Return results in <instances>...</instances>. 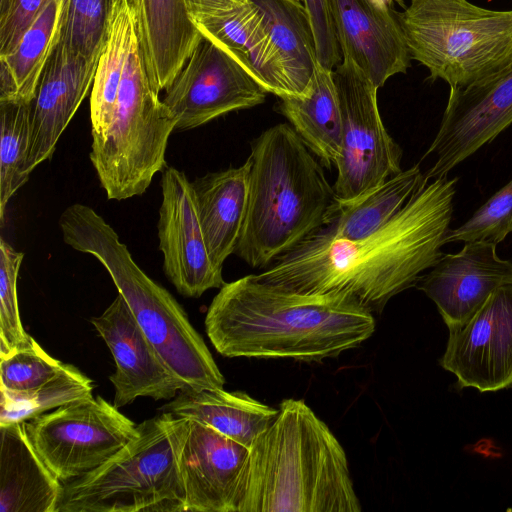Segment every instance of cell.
I'll list each match as a JSON object with an SVG mask.
<instances>
[{
    "mask_svg": "<svg viewBox=\"0 0 512 512\" xmlns=\"http://www.w3.org/2000/svg\"><path fill=\"white\" fill-rule=\"evenodd\" d=\"M249 448L237 512H360L346 453L303 401L285 399Z\"/></svg>",
    "mask_w": 512,
    "mask_h": 512,
    "instance_id": "cell-3",
    "label": "cell"
},
{
    "mask_svg": "<svg viewBox=\"0 0 512 512\" xmlns=\"http://www.w3.org/2000/svg\"><path fill=\"white\" fill-rule=\"evenodd\" d=\"M298 1H301V0H298Z\"/></svg>",
    "mask_w": 512,
    "mask_h": 512,
    "instance_id": "cell-42",
    "label": "cell"
},
{
    "mask_svg": "<svg viewBox=\"0 0 512 512\" xmlns=\"http://www.w3.org/2000/svg\"><path fill=\"white\" fill-rule=\"evenodd\" d=\"M1 391L23 393L32 391L54 378L63 362L50 356L32 338L29 345L0 357Z\"/></svg>",
    "mask_w": 512,
    "mask_h": 512,
    "instance_id": "cell-34",
    "label": "cell"
},
{
    "mask_svg": "<svg viewBox=\"0 0 512 512\" xmlns=\"http://www.w3.org/2000/svg\"><path fill=\"white\" fill-rule=\"evenodd\" d=\"M512 233V179L493 194L461 226L449 229L443 245L462 241L502 242Z\"/></svg>",
    "mask_w": 512,
    "mask_h": 512,
    "instance_id": "cell-35",
    "label": "cell"
},
{
    "mask_svg": "<svg viewBox=\"0 0 512 512\" xmlns=\"http://www.w3.org/2000/svg\"><path fill=\"white\" fill-rule=\"evenodd\" d=\"M308 15L318 63L333 70L341 61L330 0H301Z\"/></svg>",
    "mask_w": 512,
    "mask_h": 512,
    "instance_id": "cell-36",
    "label": "cell"
},
{
    "mask_svg": "<svg viewBox=\"0 0 512 512\" xmlns=\"http://www.w3.org/2000/svg\"><path fill=\"white\" fill-rule=\"evenodd\" d=\"M160 410L205 423L247 448L273 423L279 412L246 393L223 388H186Z\"/></svg>",
    "mask_w": 512,
    "mask_h": 512,
    "instance_id": "cell-24",
    "label": "cell"
},
{
    "mask_svg": "<svg viewBox=\"0 0 512 512\" xmlns=\"http://www.w3.org/2000/svg\"><path fill=\"white\" fill-rule=\"evenodd\" d=\"M145 67L157 92L166 90L200 39L184 0H129Z\"/></svg>",
    "mask_w": 512,
    "mask_h": 512,
    "instance_id": "cell-20",
    "label": "cell"
},
{
    "mask_svg": "<svg viewBox=\"0 0 512 512\" xmlns=\"http://www.w3.org/2000/svg\"><path fill=\"white\" fill-rule=\"evenodd\" d=\"M428 180L420 165L390 177L349 201H338L320 230L332 239L358 240L388 224Z\"/></svg>",
    "mask_w": 512,
    "mask_h": 512,
    "instance_id": "cell-27",
    "label": "cell"
},
{
    "mask_svg": "<svg viewBox=\"0 0 512 512\" xmlns=\"http://www.w3.org/2000/svg\"><path fill=\"white\" fill-rule=\"evenodd\" d=\"M248 1L249 0H184L191 17L229 11Z\"/></svg>",
    "mask_w": 512,
    "mask_h": 512,
    "instance_id": "cell-38",
    "label": "cell"
},
{
    "mask_svg": "<svg viewBox=\"0 0 512 512\" xmlns=\"http://www.w3.org/2000/svg\"><path fill=\"white\" fill-rule=\"evenodd\" d=\"M50 0H13L0 19V56L9 54L28 28L46 8Z\"/></svg>",
    "mask_w": 512,
    "mask_h": 512,
    "instance_id": "cell-37",
    "label": "cell"
},
{
    "mask_svg": "<svg viewBox=\"0 0 512 512\" xmlns=\"http://www.w3.org/2000/svg\"><path fill=\"white\" fill-rule=\"evenodd\" d=\"M175 129V118L151 84L136 37L111 124L104 135L92 138L90 160L108 199L125 200L147 190L166 166L168 139Z\"/></svg>",
    "mask_w": 512,
    "mask_h": 512,
    "instance_id": "cell-8",
    "label": "cell"
},
{
    "mask_svg": "<svg viewBox=\"0 0 512 512\" xmlns=\"http://www.w3.org/2000/svg\"><path fill=\"white\" fill-rule=\"evenodd\" d=\"M382 1H384V2H386L388 4V2H390L391 0H382Z\"/></svg>",
    "mask_w": 512,
    "mask_h": 512,
    "instance_id": "cell-41",
    "label": "cell"
},
{
    "mask_svg": "<svg viewBox=\"0 0 512 512\" xmlns=\"http://www.w3.org/2000/svg\"><path fill=\"white\" fill-rule=\"evenodd\" d=\"M188 418L162 412L93 471L62 485L56 512H186L180 453Z\"/></svg>",
    "mask_w": 512,
    "mask_h": 512,
    "instance_id": "cell-6",
    "label": "cell"
},
{
    "mask_svg": "<svg viewBox=\"0 0 512 512\" xmlns=\"http://www.w3.org/2000/svg\"><path fill=\"white\" fill-rule=\"evenodd\" d=\"M65 244L94 256L108 271L140 328L168 367L190 389L223 388L225 379L176 299L134 261L114 228L85 204L59 218Z\"/></svg>",
    "mask_w": 512,
    "mask_h": 512,
    "instance_id": "cell-5",
    "label": "cell"
},
{
    "mask_svg": "<svg viewBox=\"0 0 512 512\" xmlns=\"http://www.w3.org/2000/svg\"><path fill=\"white\" fill-rule=\"evenodd\" d=\"M396 18L410 58L450 88L481 81L512 63V9L468 0H411Z\"/></svg>",
    "mask_w": 512,
    "mask_h": 512,
    "instance_id": "cell-7",
    "label": "cell"
},
{
    "mask_svg": "<svg viewBox=\"0 0 512 512\" xmlns=\"http://www.w3.org/2000/svg\"><path fill=\"white\" fill-rule=\"evenodd\" d=\"M342 57L349 58L379 89L406 73L410 55L397 21L382 0H330Z\"/></svg>",
    "mask_w": 512,
    "mask_h": 512,
    "instance_id": "cell-19",
    "label": "cell"
},
{
    "mask_svg": "<svg viewBox=\"0 0 512 512\" xmlns=\"http://www.w3.org/2000/svg\"><path fill=\"white\" fill-rule=\"evenodd\" d=\"M249 448L213 427L188 418L180 453L186 512H237Z\"/></svg>",
    "mask_w": 512,
    "mask_h": 512,
    "instance_id": "cell-18",
    "label": "cell"
},
{
    "mask_svg": "<svg viewBox=\"0 0 512 512\" xmlns=\"http://www.w3.org/2000/svg\"><path fill=\"white\" fill-rule=\"evenodd\" d=\"M278 110L323 166H336L343 121L333 70L318 63L306 91L280 98Z\"/></svg>",
    "mask_w": 512,
    "mask_h": 512,
    "instance_id": "cell-25",
    "label": "cell"
},
{
    "mask_svg": "<svg viewBox=\"0 0 512 512\" xmlns=\"http://www.w3.org/2000/svg\"><path fill=\"white\" fill-rule=\"evenodd\" d=\"M247 159L248 204L234 254L265 269L325 226L336 196L322 163L288 123L263 131Z\"/></svg>",
    "mask_w": 512,
    "mask_h": 512,
    "instance_id": "cell-4",
    "label": "cell"
},
{
    "mask_svg": "<svg viewBox=\"0 0 512 512\" xmlns=\"http://www.w3.org/2000/svg\"><path fill=\"white\" fill-rule=\"evenodd\" d=\"M464 244L457 253L443 254L415 285L436 304L449 331L466 323L496 289L512 283V260L497 255V244Z\"/></svg>",
    "mask_w": 512,
    "mask_h": 512,
    "instance_id": "cell-16",
    "label": "cell"
},
{
    "mask_svg": "<svg viewBox=\"0 0 512 512\" xmlns=\"http://www.w3.org/2000/svg\"><path fill=\"white\" fill-rule=\"evenodd\" d=\"M333 78L343 121L333 189L336 200L349 201L401 172L402 149L384 127L378 88L363 71L342 57Z\"/></svg>",
    "mask_w": 512,
    "mask_h": 512,
    "instance_id": "cell-10",
    "label": "cell"
},
{
    "mask_svg": "<svg viewBox=\"0 0 512 512\" xmlns=\"http://www.w3.org/2000/svg\"><path fill=\"white\" fill-rule=\"evenodd\" d=\"M205 329L222 356L320 361L367 340L372 312L345 293L306 294L246 275L213 298Z\"/></svg>",
    "mask_w": 512,
    "mask_h": 512,
    "instance_id": "cell-2",
    "label": "cell"
},
{
    "mask_svg": "<svg viewBox=\"0 0 512 512\" xmlns=\"http://www.w3.org/2000/svg\"><path fill=\"white\" fill-rule=\"evenodd\" d=\"M161 190L158 238L166 277L188 298L221 288L225 284L222 269L209 255L191 181L184 172L166 167Z\"/></svg>",
    "mask_w": 512,
    "mask_h": 512,
    "instance_id": "cell-13",
    "label": "cell"
},
{
    "mask_svg": "<svg viewBox=\"0 0 512 512\" xmlns=\"http://www.w3.org/2000/svg\"><path fill=\"white\" fill-rule=\"evenodd\" d=\"M250 162L207 173L192 183L198 215L211 260L223 269L235 253L243 228L249 192Z\"/></svg>",
    "mask_w": 512,
    "mask_h": 512,
    "instance_id": "cell-22",
    "label": "cell"
},
{
    "mask_svg": "<svg viewBox=\"0 0 512 512\" xmlns=\"http://www.w3.org/2000/svg\"><path fill=\"white\" fill-rule=\"evenodd\" d=\"M30 102H0V219L11 197L29 179Z\"/></svg>",
    "mask_w": 512,
    "mask_h": 512,
    "instance_id": "cell-31",
    "label": "cell"
},
{
    "mask_svg": "<svg viewBox=\"0 0 512 512\" xmlns=\"http://www.w3.org/2000/svg\"><path fill=\"white\" fill-rule=\"evenodd\" d=\"M0 512H56L62 483L31 445L23 422L0 424Z\"/></svg>",
    "mask_w": 512,
    "mask_h": 512,
    "instance_id": "cell-23",
    "label": "cell"
},
{
    "mask_svg": "<svg viewBox=\"0 0 512 512\" xmlns=\"http://www.w3.org/2000/svg\"><path fill=\"white\" fill-rule=\"evenodd\" d=\"M18 99L17 84L7 63L0 59V102Z\"/></svg>",
    "mask_w": 512,
    "mask_h": 512,
    "instance_id": "cell-39",
    "label": "cell"
},
{
    "mask_svg": "<svg viewBox=\"0 0 512 512\" xmlns=\"http://www.w3.org/2000/svg\"><path fill=\"white\" fill-rule=\"evenodd\" d=\"M202 36L236 61L268 92L283 97L267 20L253 1L229 11L191 17Z\"/></svg>",
    "mask_w": 512,
    "mask_h": 512,
    "instance_id": "cell-21",
    "label": "cell"
},
{
    "mask_svg": "<svg viewBox=\"0 0 512 512\" xmlns=\"http://www.w3.org/2000/svg\"><path fill=\"white\" fill-rule=\"evenodd\" d=\"M99 58L59 41L30 102V141L26 171L50 159L56 144L93 85Z\"/></svg>",
    "mask_w": 512,
    "mask_h": 512,
    "instance_id": "cell-17",
    "label": "cell"
},
{
    "mask_svg": "<svg viewBox=\"0 0 512 512\" xmlns=\"http://www.w3.org/2000/svg\"><path fill=\"white\" fill-rule=\"evenodd\" d=\"M93 381L77 367L65 363L50 381L32 391H1L0 424L24 422L67 403L92 397Z\"/></svg>",
    "mask_w": 512,
    "mask_h": 512,
    "instance_id": "cell-30",
    "label": "cell"
},
{
    "mask_svg": "<svg viewBox=\"0 0 512 512\" xmlns=\"http://www.w3.org/2000/svg\"><path fill=\"white\" fill-rule=\"evenodd\" d=\"M24 253L0 240V357L30 344L18 307L17 279Z\"/></svg>",
    "mask_w": 512,
    "mask_h": 512,
    "instance_id": "cell-33",
    "label": "cell"
},
{
    "mask_svg": "<svg viewBox=\"0 0 512 512\" xmlns=\"http://www.w3.org/2000/svg\"><path fill=\"white\" fill-rule=\"evenodd\" d=\"M90 322L115 360L116 371L110 376L115 407L130 404L138 397L171 400L186 389L148 340L121 294Z\"/></svg>",
    "mask_w": 512,
    "mask_h": 512,
    "instance_id": "cell-15",
    "label": "cell"
},
{
    "mask_svg": "<svg viewBox=\"0 0 512 512\" xmlns=\"http://www.w3.org/2000/svg\"><path fill=\"white\" fill-rule=\"evenodd\" d=\"M457 182L448 175L426 181L388 224L364 238L332 239L319 230L254 275L299 293H345L381 312L443 255Z\"/></svg>",
    "mask_w": 512,
    "mask_h": 512,
    "instance_id": "cell-1",
    "label": "cell"
},
{
    "mask_svg": "<svg viewBox=\"0 0 512 512\" xmlns=\"http://www.w3.org/2000/svg\"><path fill=\"white\" fill-rule=\"evenodd\" d=\"M23 423L34 450L62 484L98 468L137 434V425L101 396Z\"/></svg>",
    "mask_w": 512,
    "mask_h": 512,
    "instance_id": "cell-9",
    "label": "cell"
},
{
    "mask_svg": "<svg viewBox=\"0 0 512 512\" xmlns=\"http://www.w3.org/2000/svg\"><path fill=\"white\" fill-rule=\"evenodd\" d=\"M113 0H62L60 42L90 58H99Z\"/></svg>",
    "mask_w": 512,
    "mask_h": 512,
    "instance_id": "cell-32",
    "label": "cell"
},
{
    "mask_svg": "<svg viewBox=\"0 0 512 512\" xmlns=\"http://www.w3.org/2000/svg\"><path fill=\"white\" fill-rule=\"evenodd\" d=\"M62 0H50L16 47L0 56L17 84L18 99L31 102L39 79L60 40Z\"/></svg>",
    "mask_w": 512,
    "mask_h": 512,
    "instance_id": "cell-29",
    "label": "cell"
},
{
    "mask_svg": "<svg viewBox=\"0 0 512 512\" xmlns=\"http://www.w3.org/2000/svg\"><path fill=\"white\" fill-rule=\"evenodd\" d=\"M440 363L461 387L493 392L512 386V283L496 289L466 323L449 331Z\"/></svg>",
    "mask_w": 512,
    "mask_h": 512,
    "instance_id": "cell-14",
    "label": "cell"
},
{
    "mask_svg": "<svg viewBox=\"0 0 512 512\" xmlns=\"http://www.w3.org/2000/svg\"><path fill=\"white\" fill-rule=\"evenodd\" d=\"M137 35L136 19L129 0H113L90 97L92 138L108 130L131 45Z\"/></svg>",
    "mask_w": 512,
    "mask_h": 512,
    "instance_id": "cell-28",
    "label": "cell"
},
{
    "mask_svg": "<svg viewBox=\"0 0 512 512\" xmlns=\"http://www.w3.org/2000/svg\"><path fill=\"white\" fill-rule=\"evenodd\" d=\"M13 0H0V19L8 13Z\"/></svg>",
    "mask_w": 512,
    "mask_h": 512,
    "instance_id": "cell-40",
    "label": "cell"
},
{
    "mask_svg": "<svg viewBox=\"0 0 512 512\" xmlns=\"http://www.w3.org/2000/svg\"><path fill=\"white\" fill-rule=\"evenodd\" d=\"M512 124V63L500 72L450 88L440 127L422 159L434 162L424 178L446 176Z\"/></svg>",
    "mask_w": 512,
    "mask_h": 512,
    "instance_id": "cell-12",
    "label": "cell"
},
{
    "mask_svg": "<svg viewBox=\"0 0 512 512\" xmlns=\"http://www.w3.org/2000/svg\"><path fill=\"white\" fill-rule=\"evenodd\" d=\"M251 1L261 8L267 20L283 97L302 95L318 64L314 37L304 5L298 0Z\"/></svg>",
    "mask_w": 512,
    "mask_h": 512,
    "instance_id": "cell-26",
    "label": "cell"
},
{
    "mask_svg": "<svg viewBox=\"0 0 512 512\" xmlns=\"http://www.w3.org/2000/svg\"><path fill=\"white\" fill-rule=\"evenodd\" d=\"M165 91L162 101L176 120V130H190L260 105L268 93L238 61L204 36Z\"/></svg>",
    "mask_w": 512,
    "mask_h": 512,
    "instance_id": "cell-11",
    "label": "cell"
}]
</instances>
